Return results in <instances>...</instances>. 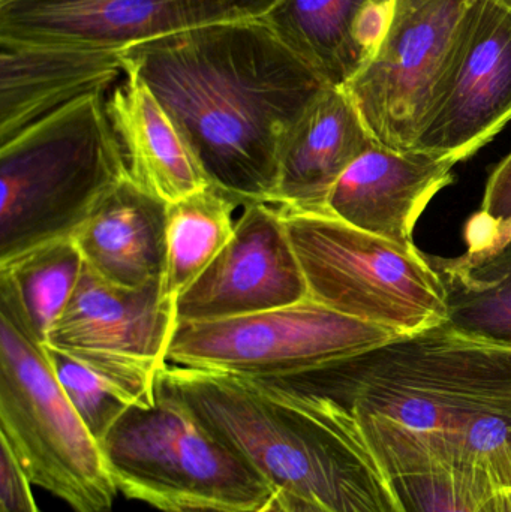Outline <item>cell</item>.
Instances as JSON below:
<instances>
[{
	"mask_svg": "<svg viewBox=\"0 0 511 512\" xmlns=\"http://www.w3.org/2000/svg\"><path fill=\"white\" fill-rule=\"evenodd\" d=\"M120 74V51L0 38V146Z\"/></svg>",
	"mask_w": 511,
	"mask_h": 512,
	"instance_id": "obj_15",
	"label": "cell"
},
{
	"mask_svg": "<svg viewBox=\"0 0 511 512\" xmlns=\"http://www.w3.org/2000/svg\"><path fill=\"white\" fill-rule=\"evenodd\" d=\"M309 298L284 218L270 204H249L233 237L177 298V322L218 321Z\"/></svg>",
	"mask_w": 511,
	"mask_h": 512,
	"instance_id": "obj_13",
	"label": "cell"
},
{
	"mask_svg": "<svg viewBox=\"0 0 511 512\" xmlns=\"http://www.w3.org/2000/svg\"><path fill=\"white\" fill-rule=\"evenodd\" d=\"M278 210L312 300L398 334L419 333L447 321L443 283L428 255L333 216Z\"/></svg>",
	"mask_w": 511,
	"mask_h": 512,
	"instance_id": "obj_7",
	"label": "cell"
},
{
	"mask_svg": "<svg viewBox=\"0 0 511 512\" xmlns=\"http://www.w3.org/2000/svg\"><path fill=\"white\" fill-rule=\"evenodd\" d=\"M476 215L489 222H503L511 218V153L492 171L486 183L482 207Z\"/></svg>",
	"mask_w": 511,
	"mask_h": 512,
	"instance_id": "obj_27",
	"label": "cell"
},
{
	"mask_svg": "<svg viewBox=\"0 0 511 512\" xmlns=\"http://www.w3.org/2000/svg\"><path fill=\"white\" fill-rule=\"evenodd\" d=\"M467 252L462 258L479 261L501 251L511 243V218L503 222H489L474 215L465 225Z\"/></svg>",
	"mask_w": 511,
	"mask_h": 512,
	"instance_id": "obj_26",
	"label": "cell"
},
{
	"mask_svg": "<svg viewBox=\"0 0 511 512\" xmlns=\"http://www.w3.org/2000/svg\"><path fill=\"white\" fill-rule=\"evenodd\" d=\"M428 258L443 283L444 325L461 336L511 349V243L479 261L462 255Z\"/></svg>",
	"mask_w": 511,
	"mask_h": 512,
	"instance_id": "obj_20",
	"label": "cell"
},
{
	"mask_svg": "<svg viewBox=\"0 0 511 512\" xmlns=\"http://www.w3.org/2000/svg\"><path fill=\"white\" fill-rule=\"evenodd\" d=\"M254 512H290V510H288L287 505H285L282 496L276 492L275 495L266 502V504L261 505V507Z\"/></svg>",
	"mask_w": 511,
	"mask_h": 512,
	"instance_id": "obj_29",
	"label": "cell"
},
{
	"mask_svg": "<svg viewBox=\"0 0 511 512\" xmlns=\"http://www.w3.org/2000/svg\"><path fill=\"white\" fill-rule=\"evenodd\" d=\"M176 306L162 300L161 282L120 288L87 270L44 345L84 364L131 406L150 408L168 366Z\"/></svg>",
	"mask_w": 511,
	"mask_h": 512,
	"instance_id": "obj_10",
	"label": "cell"
},
{
	"mask_svg": "<svg viewBox=\"0 0 511 512\" xmlns=\"http://www.w3.org/2000/svg\"><path fill=\"white\" fill-rule=\"evenodd\" d=\"M117 490L164 512H254L275 489L170 394L131 406L99 442Z\"/></svg>",
	"mask_w": 511,
	"mask_h": 512,
	"instance_id": "obj_6",
	"label": "cell"
},
{
	"mask_svg": "<svg viewBox=\"0 0 511 512\" xmlns=\"http://www.w3.org/2000/svg\"><path fill=\"white\" fill-rule=\"evenodd\" d=\"M129 177L105 93L84 96L0 146V265L72 239Z\"/></svg>",
	"mask_w": 511,
	"mask_h": 512,
	"instance_id": "obj_4",
	"label": "cell"
},
{
	"mask_svg": "<svg viewBox=\"0 0 511 512\" xmlns=\"http://www.w3.org/2000/svg\"><path fill=\"white\" fill-rule=\"evenodd\" d=\"M456 164L455 156L377 144L336 183L327 212L407 251H419L414 228L432 198L452 185Z\"/></svg>",
	"mask_w": 511,
	"mask_h": 512,
	"instance_id": "obj_14",
	"label": "cell"
},
{
	"mask_svg": "<svg viewBox=\"0 0 511 512\" xmlns=\"http://www.w3.org/2000/svg\"><path fill=\"white\" fill-rule=\"evenodd\" d=\"M369 0H278L264 23L327 86L344 89L365 65L354 24Z\"/></svg>",
	"mask_w": 511,
	"mask_h": 512,
	"instance_id": "obj_19",
	"label": "cell"
},
{
	"mask_svg": "<svg viewBox=\"0 0 511 512\" xmlns=\"http://www.w3.org/2000/svg\"><path fill=\"white\" fill-rule=\"evenodd\" d=\"M278 381L311 397L390 483L482 477L511 448V349L444 324Z\"/></svg>",
	"mask_w": 511,
	"mask_h": 512,
	"instance_id": "obj_1",
	"label": "cell"
},
{
	"mask_svg": "<svg viewBox=\"0 0 511 512\" xmlns=\"http://www.w3.org/2000/svg\"><path fill=\"white\" fill-rule=\"evenodd\" d=\"M84 261L74 240L39 246L0 265V279L9 283L42 343L74 295Z\"/></svg>",
	"mask_w": 511,
	"mask_h": 512,
	"instance_id": "obj_22",
	"label": "cell"
},
{
	"mask_svg": "<svg viewBox=\"0 0 511 512\" xmlns=\"http://www.w3.org/2000/svg\"><path fill=\"white\" fill-rule=\"evenodd\" d=\"M511 120V12L473 0L428 128L414 149L470 158Z\"/></svg>",
	"mask_w": 511,
	"mask_h": 512,
	"instance_id": "obj_12",
	"label": "cell"
},
{
	"mask_svg": "<svg viewBox=\"0 0 511 512\" xmlns=\"http://www.w3.org/2000/svg\"><path fill=\"white\" fill-rule=\"evenodd\" d=\"M167 111L215 188L273 204L282 147L329 89L263 18L222 21L120 51Z\"/></svg>",
	"mask_w": 511,
	"mask_h": 512,
	"instance_id": "obj_2",
	"label": "cell"
},
{
	"mask_svg": "<svg viewBox=\"0 0 511 512\" xmlns=\"http://www.w3.org/2000/svg\"><path fill=\"white\" fill-rule=\"evenodd\" d=\"M398 336L306 298L236 318L177 322L168 364L239 378H288Z\"/></svg>",
	"mask_w": 511,
	"mask_h": 512,
	"instance_id": "obj_8",
	"label": "cell"
},
{
	"mask_svg": "<svg viewBox=\"0 0 511 512\" xmlns=\"http://www.w3.org/2000/svg\"><path fill=\"white\" fill-rule=\"evenodd\" d=\"M405 512H495L494 493L450 472L393 481Z\"/></svg>",
	"mask_w": 511,
	"mask_h": 512,
	"instance_id": "obj_24",
	"label": "cell"
},
{
	"mask_svg": "<svg viewBox=\"0 0 511 512\" xmlns=\"http://www.w3.org/2000/svg\"><path fill=\"white\" fill-rule=\"evenodd\" d=\"M159 391L248 460L275 492L329 512H405L395 487L306 394L276 381L168 364Z\"/></svg>",
	"mask_w": 511,
	"mask_h": 512,
	"instance_id": "obj_3",
	"label": "cell"
},
{
	"mask_svg": "<svg viewBox=\"0 0 511 512\" xmlns=\"http://www.w3.org/2000/svg\"><path fill=\"white\" fill-rule=\"evenodd\" d=\"M473 0H395L372 59L344 87L380 146L410 150L428 128Z\"/></svg>",
	"mask_w": 511,
	"mask_h": 512,
	"instance_id": "obj_9",
	"label": "cell"
},
{
	"mask_svg": "<svg viewBox=\"0 0 511 512\" xmlns=\"http://www.w3.org/2000/svg\"><path fill=\"white\" fill-rule=\"evenodd\" d=\"M278 0H0V38L122 51L222 21L260 18Z\"/></svg>",
	"mask_w": 511,
	"mask_h": 512,
	"instance_id": "obj_11",
	"label": "cell"
},
{
	"mask_svg": "<svg viewBox=\"0 0 511 512\" xmlns=\"http://www.w3.org/2000/svg\"><path fill=\"white\" fill-rule=\"evenodd\" d=\"M26 472L9 445L0 439V512H41Z\"/></svg>",
	"mask_w": 511,
	"mask_h": 512,
	"instance_id": "obj_25",
	"label": "cell"
},
{
	"mask_svg": "<svg viewBox=\"0 0 511 512\" xmlns=\"http://www.w3.org/2000/svg\"><path fill=\"white\" fill-rule=\"evenodd\" d=\"M495 512H511V492H500L494 498Z\"/></svg>",
	"mask_w": 511,
	"mask_h": 512,
	"instance_id": "obj_30",
	"label": "cell"
},
{
	"mask_svg": "<svg viewBox=\"0 0 511 512\" xmlns=\"http://www.w3.org/2000/svg\"><path fill=\"white\" fill-rule=\"evenodd\" d=\"M284 499L290 512H329L321 508L320 505L312 504V502L303 501V499L294 498V496L287 495V493L278 492Z\"/></svg>",
	"mask_w": 511,
	"mask_h": 512,
	"instance_id": "obj_28",
	"label": "cell"
},
{
	"mask_svg": "<svg viewBox=\"0 0 511 512\" xmlns=\"http://www.w3.org/2000/svg\"><path fill=\"white\" fill-rule=\"evenodd\" d=\"M0 439L30 483L75 512H110L117 490L101 445L63 393L14 289L0 279Z\"/></svg>",
	"mask_w": 511,
	"mask_h": 512,
	"instance_id": "obj_5",
	"label": "cell"
},
{
	"mask_svg": "<svg viewBox=\"0 0 511 512\" xmlns=\"http://www.w3.org/2000/svg\"><path fill=\"white\" fill-rule=\"evenodd\" d=\"M179 512H210V511H179Z\"/></svg>",
	"mask_w": 511,
	"mask_h": 512,
	"instance_id": "obj_32",
	"label": "cell"
},
{
	"mask_svg": "<svg viewBox=\"0 0 511 512\" xmlns=\"http://www.w3.org/2000/svg\"><path fill=\"white\" fill-rule=\"evenodd\" d=\"M167 210L168 203L126 177L72 237L87 270L120 288L162 282Z\"/></svg>",
	"mask_w": 511,
	"mask_h": 512,
	"instance_id": "obj_17",
	"label": "cell"
},
{
	"mask_svg": "<svg viewBox=\"0 0 511 512\" xmlns=\"http://www.w3.org/2000/svg\"><path fill=\"white\" fill-rule=\"evenodd\" d=\"M107 114L129 177L144 191L170 204L212 186L191 147L140 78L125 74L107 98Z\"/></svg>",
	"mask_w": 511,
	"mask_h": 512,
	"instance_id": "obj_18",
	"label": "cell"
},
{
	"mask_svg": "<svg viewBox=\"0 0 511 512\" xmlns=\"http://www.w3.org/2000/svg\"><path fill=\"white\" fill-rule=\"evenodd\" d=\"M45 349L57 381L72 408L90 435L101 442L131 405L84 364L57 349L48 346Z\"/></svg>",
	"mask_w": 511,
	"mask_h": 512,
	"instance_id": "obj_23",
	"label": "cell"
},
{
	"mask_svg": "<svg viewBox=\"0 0 511 512\" xmlns=\"http://www.w3.org/2000/svg\"><path fill=\"white\" fill-rule=\"evenodd\" d=\"M495 2L500 3L504 8L509 9L511 12V0H495Z\"/></svg>",
	"mask_w": 511,
	"mask_h": 512,
	"instance_id": "obj_31",
	"label": "cell"
},
{
	"mask_svg": "<svg viewBox=\"0 0 511 512\" xmlns=\"http://www.w3.org/2000/svg\"><path fill=\"white\" fill-rule=\"evenodd\" d=\"M237 207L213 185L168 204L162 300L176 306L177 298L230 242Z\"/></svg>",
	"mask_w": 511,
	"mask_h": 512,
	"instance_id": "obj_21",
	"label": "cell"
},
{
	"mask_svg": "<svg viewBox=\"0 0 511 512\" xmlns=\"http://www.w3.org/2000/svg\"><path fill=\"white\" fill-rule=\"evenodd\" d=\"M377 144L345 90L329 87L285 140L272 206L329 216L327 203L336 183Z\"/></svg>",
	"mask_w": 511,
	"mask_h": 512,
	"instance_id": "obj_16",
	"label": "cell"
}]
</instances>
